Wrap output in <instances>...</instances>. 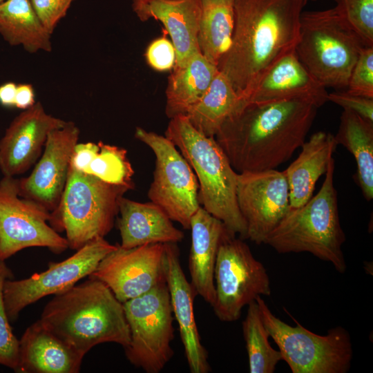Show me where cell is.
Segmentation results:
<instances>
[{"mask_svg":"<svg viewBox=\"0 0 373 373\" xmlns=\"http://www.w3.org/2000/svg\"><path fill=\"white\" fill-rule=\"evenodd\" d=\"M318 108L300 99L264 103L242 99L215 139L237 173L276 169L305 142Z\"/></svg>","mask_w":373,"mask_h":373,"instance_id":"1","label":"cell"},{"mask_svg":"<svg viewBox=\"0 0 373 373\" xmlns=\"http://www.w3.org/2000/svg\"><path fill=\"white\" fill-rule=\"evenodd\" d=\"M304 0H234L230 46L218 68L245 100L277 60L294 50Z\"/></svg>","mask_w":373,"mask_h":373,"instance_id":"2","label":"cell"},{"mask_svg":"<svg viewBox=\"0 0 373 373\" xmlns=\"http://www.w3.org/2000/svg\"><path fill=\"white\" fill-rule=\"evenodd\" d=\"M39 320L83 357L99 344L115 343L124 348L130 342L123 303L92 276L55 295Z\"/></svg>","mask_w":373,"mask_h":373,"instance_id":"3","label":"cell"},{"mask_svg":"<svg viewBox=\"0 0 373 373\" xmlns=\"http://www.w3.org/2000/svg\"><path fill=\"white\" fill-rule=\"evenodd\" d=\"M191 166L198 182L199 202L241 239L247 227L237 202L238 173L214 137L196 130L186 115L170 119L165 135Z\"/></svg>","mask_w":373,"mask_h":373,"instance_id":"4","label":"cell"},{"mask_svg":"<svg viewBox=\"0 0 373 373\" xmlns=\"http://www.w3.org/2000/svg\"><path fill=\"white\" fill-rule=\"evenodd\" d=\"M334 172L332 157L317 194L303 205L290 209L264 244L280 254L309 252L343 274L346 270L342 250L345 235L340 223Z\"/></svg>","mask_w":373,"mask_h":373,"instance_id":"5","label":"cell"},{"mask_svg":"<svg viewBox=\"0 0 373 373\" xmlns=\"http://www.w3.org/2000/svg\"><path fill=\"white\" fill-rule=\"evenodd\" d=\"M365 47L334 8L301 12L295 52L325 88H347L352 70Z\"/></svg>","mask_w":373,"mask_h":373,"instance_id":"6","label":"cell"},{"mask_svg":"<svg viewBox=\"0 0 373 373\" xmlns=\"http://www.w3.org/2000/svg\"><path fill=\"white\" fill-rule=\"evenodd\" d=\"M128 190L70 166L59 204L51 212L49 223L57 232L66 233L68 248L76 251L111 231L120 199Z\"/></svg>","mask_w":373,"mask_h":373,"instance_id":"7","label":"cell"},{"mask_svg":"<svg viewBox=\"0 0 373 373\" xmlns=\"http://www.w3.org/2000/svg\"><path fill=\"white\" fill-rule=\"evenodd\" d=\"M262 321L269 336L278 347L282 360L292 373H346L350 370L353 349L349 332L341 326L318 335L308 330L290 314L296 326L277 318L258 296Z\"/></svg>","mask_w":373,"mask_h":373,"instance_id":"8","label":"cell"},{"mask_svg":"<svg viewBox=\"0 0 373 373\" xmlns=\"http://www.w3.org/2000/svg\"><path fill=\"white\" fill-rule=\"evenodd\" d=\"M123 305L130 331L126 358L146 373H159L173 355V314L165 279Z\"/></svg>","mask_w":373,"mask_h":373,"instance_id":"9","label":"cell"},{"mask_svg":"<svg viewBox=\"0 0 373 373\" xmlns=\"http://www.w3.org/2000/svg\"><path fill=\"white\" fill-rule=\"evenodd\" d=\"M236 236L229 231L222 238L214 269L216 298L212 307L224 322L237 321L245 306L258 296H270L271 291L266 268Z\"/></svg>","mask_w":373,"mask_h":373,"instance_id":"10","label":"cell"},{"mask_svg":"<svg viewBox=\"0 0 373 373\" xmlns=\"http://www.w3.org/2000/svg\"><path fill=\"white\" fill-rule=\"evenodd\" d=\"M135 137L149 146L155 157L153 180L147 193L149 200L172 221L189 229L191 218L201 206L198 182L191 166L166 136L137 126Z\"/></svg>","mask_w":373,"mask_h":373,"instance_id":"11","label":"cell"},{"mask_svg":"<svg viewBox=\"0 0 373 373\" xmlns=\"http://www.w3.org/2000/svg\"><path fill=\"white\" fill-rule=\"evenodd\" d=\"M18 180L3 176L0 180V260L29 247H46L55 254L65 251L67 240L50 224L51 213L21 197Z\"/></svg>","mask_w":373,"mask_h":373,"instance_id":"12","label":"cell"},{"mask_svg":"<svg viewBox=\"0 0 373 373\" xmlns=\"http://www.w3.org/2000/svg\"><path fill=\"white\" fill-rule=\"evenodd\" d=\"M117 247L104 238L88 242L66 259L50 262L48 267L28 278L12 280L7 279L3 286V297L8 318L15 321L27 306L41 298L61 293L82 278L90 276L100 261Z\"/></svg>","mask_w":373,"mask_h":373,"instance_id":"13","label":"cell"},{"mask_svg":"<svg viewBox=\"0 0 373 373\" xmlns=\"http://www.w3.org/2000/svg\"><path fill=\"white\" fill-rule=\"evenodd\" d=\"M236 198L247 227L246 239L264 244L290 209L285 171L276 169L238 173Z\"/></svg>","mask_w":373,"mask_h":373,"instance_id":"14","label":"cell"},{"mask_svg":"<svg viewBox=\"0 0 373 373\" xmlns=\"http://www.w3.org/2000/svg\"><path fill=\"white\" fill-rule=\"evenodd\" d=\"M164 244L117 247L90 276L105 283L122 303L143 295L164 280Z\"/></svg>","mask_w":373,"mask_h":373,"instance_id":"15","label":"cell"},{"mask_svg":"<svg viewBox=\"0 0 373 373\" xmlns=\"http://www.w3.org/2000/svg\"><path fill=\"white\" fill-rule=\"evenodd\" d=\"M80 131L73 122L52 130L31 173L18 180L19 194L50 213L58 207L66 186L75 146Z\"/></svg>","mask_w":373,"mask_h":373,"instance_id":"16","label":"cell"},{"mask_svg":"<svg viewBox=\"0 0 373 373\" xmlns=\"http://www.w3.org/2000/svg\"><path fill=\"white\" fill-rule=\"evenodd\" d=\"M67 121L46 112L37 102L16 116L0 140V171L15 177L26 172L41 156L49 133Z\"/></svg>","mask_w":373,"mask_h":373,"instance_id":"17","label":"cell"},{"mask_svg":"<svg viewBox=\"0 0 373 373\" xmlns=\"http://www.w3.org/2000/svg\"><path fill=\"white\" fill-rule=\"evenodd\" d=\"M163 271L190 371L207 373L211 370L207 352L201 343L194 316L196 294L181 267L176 243L164 244Z\"/></svg>","mask_w":373,"mask_h":373,"instance_id":"18","label":"cell"},{"mask_svg":"<svg viewBox=\"0 0 373 373\" xmlns=\"http://www.w3.org/2000/svg\"><path fill=\"white\" fill-rule=\"evenodd\" d=\"M326 88L303 66L294 49L269 68L243 101L264 103L300 99L320 108L328 102Z\"/></svg>","mask_w":373,"mask_h":373,"instance_id":"19","label":"cell"},{"mask_svg":"<svg viewBox=\"0 0 373 373\" xmlns=\"http://www.w3.org/2000/svg\"><path fill=\"white\" fill-rule=\"evenodd\" d=\"M189 229L190 283L196 295L212 307L216 298L214 269L218 251L222 238L231 231L201 206L192 216Z\"/></svg>","mask_w":373,"mask_h":373,"instance_id":"20","label":"cell"},{"mask_svg":"<svg viewBox=\"0 0 373 373\" xmlns=\"http://www.w3.org/2000/svg\"><path fill=\"white\" fill-rule=\"evenodd\" d=\"M83 356L48 330L39 320L19 340V364L22 373H77Z\"/></svg>","mask_w":373,"mask_h":373,"instance_id":"21","label":"cell"},{"mask_svg":"<svg viewBox=\"0 0 373 373\" xmlns=\"http://www.w3.org/2000/svg\"><path fill=\"white\" fill-rule=\"evenodd\" d=\"M119 213L117 227L121 247L177 244L184 238V233L173 225L162 209L152 202H139L123 196L119 203Z\"/></svg>","mask_w":373,"mask_h":373,"instance_id":"22","label":"cell"},{"mask_svg":"<svg viewBox=\"0 0 373 373\" xmlns=\"http://www.w3.org/2000/svg\"><path fill=\"white\" fill-rule=\"evenodd\" d=\"M202 15L200 0H153L147 6L146 21H160L170 35L175 51L174 66L182 67L201 52L198 33Z\"/></svg>","mask_w":373,"mask_h":373,"instance_id":"23","label":"cell"},{"mask_svg":"<svg viewBox=\"0 0 373 373\" xmlns=\"http://www.w3.org/2000/svg\"><path fill=\"white\" fill-rule=\"evenodd\" d=\"M336 146L334 136L324 131L312 134L303 144L297 158L285 170L290 209L303 205L312 197L316 183L325 173Z\"/></svg>","mask_w":373,"mask_h":373,"instance_id":"24","label":"cell"},{"mask_svg":"<svg viewBox=\"0 0 373 373\" xmlns=\"http://www.w3.org/2000/svg\"><path fill=\"white\" fill-rule=\"evenodd\" d=\"M218 72V66L201 52L193 55L184 66H174L166 89L167 117L186 115L207 92Z\"/></svg>","mask_w":373,"mask_h":373,"instance_id":"25","label":"cell"},{"mask_svg":"<svg viewBox=\"0 0 373 373\" xmlns=\"http://www.w3.org/2000/svg\"><path fill=\"white\" fill-rule=\"evenodd\" d=\"M0 35L11 46L29 53L52 50L51 35L37 15L30 0L0 3Z\"/></svg>","mask_w":373,"mask_h":373,"instance_id":"26","label":"cell"},{"mask_svg":"<svg viewBox=\"0 0 373 373\" xmlns=\"http://www.w3.org/2000/svg\"><path fill=\"white\" fill-rule=\"evenodd\" d=\"M334 136L337 145L343 146L354 156L358 184L364 198L370 201L373 198V123L343 109Z\"/></svg>","mask_w":373,"mask_h":373,"instance_id":"27","label":"cell"},{"mask_svg":"<svg viewBox=\"0 0 373 373\" xmlns=\"http://www.w3.org/2000/svg\"><path fill=\"white\" fill-rule=\"evenodd\" d=\"M242 99L228 78L219 70L202 97L186 116L192 126L207 137H214Z\"/></svg>","mask_w":373,"mask_h":373,"instance_id":"28","label":"cell"},{"mask_svg":"<svg viewBox=\"0 0 373 373\" xmlns=\"http://www.w3.org/2000/svg\"><path fill=\"white\" fill-rule=\"evenodd\" d=\"M198 33L201 53L218 66L229 49L234 27V0H200Z\"/></svg>","mask_w":373,"mask_h":373,"instance_id":"29","label":"cell"},{"mask_svg":"<svg viewBox=\"0 0 373 373\" xmlns=\"http://www.w3.org/2000/svg\"><path fill=\"white\" fill-rule=\"evenodd\" d=\"M247 315L242 323V333L248 355L251 373H273L282 360L279 350L274 349L269 342V332L262 319L256 300L248 305Z\"/></svg>","mask_w":373,"mask_h":373,"instance_id":"30","label":"cell"},{"mask_svg":"<svg viewBox=\"0 0 373 373\" xmlns=\"http://www.w3.org/2000/svg\"><path fill=\"white\" fill-rule=\"evenodd\" d=\"M98 144V152L83 173L94 175L107 183L133 189L134 170L126 150L102 142H99Z\"/></svg>","mask_w":373,"mask_h":373,"instance_id":"31","label":"cell"},{"mask_svg":"<svg viewBox=\"0 0 373 373\" xmlns=\"http://www.w3.org/2000/svg\"><path fill=\"white\" fill-rule=\"evenodd\" d=\"M339 16L359 36L365 46H373V0H334Z\"/></svg>","mask_w":373,"mask_h":373,"instance_id":"32","label":"cell"},{"mask_svg":"<svg viewBox=\"0 0 373 373\" xmlns=\"http://www.w3.org/2000/svg\"><path fill=\"white\" fill-rule=\"evenodd\" d=\"M13 274L5 260H0V365L17 372L19 364V339L10 326L3 297V286Z\"/></svg>","mask_w":373,"mask_h":373,"instance_id":"33","label":"cell"},{"mask_svg":"<svg viewBox=\"0 0 373 373\" xmlns=\"http://www.w3.org/2000/svg\"><path fill=\"white\" fill-rule=\"evenodd\" d=\"M346 91L373 99V46L362 49L350 73Z\"/></svg>","mask_w":373,"mask_h":373,"instance_id":"34","label":"cell"},{"mask_svg":"<svg viewBox=\"0 0 373 373\" xmlns=\"http://www.w3.org/2000/svg\"><path fill=\"white\" fill-rule=\"evenodd\" d=\"M74 0H30L32 6L48 32L52 34L66 16Z\"/></svg>","mask_w":373,"mask_h":373,"instance_id":"35","label":"cell"},{"mask_svg":"<svg viewBox=\"0 0 373 373\" xmlns=\"http://www.w3.org/2000/svg\"><path fill=\"white\" fill-rule=\"evenodd\" d=\"M149 65L158 71L171 69L175 64V51L171 41L165 37L153 40L146 51Z\"/></svg>","mask_w":373,"mask_h":373,"instance_id":"36","label":"cell"},{"mask_svg":"<svg viewBox=\"0 0 373 373\" xmlns=\"http://www.w3.org/2000/svg\"><path fill=\"white\" fill-rule=\"evenodd\" d=\"M327 99L373 123V99L350 94L345 90L328 93Z\"/></svg>","mask_w":373,"mask_h":373,"instance_id":"37","label":"cell"},{"mask_svg":"<svg viewBox=\"0 0 373 373\" xmlns=\"http://www.w3.org/2000/svg\"><path fill=\"white\" fill-rule=\"evenodd\" d=\"M99 149L98 143L77 142L72 153L70 166L77 171L84 172Z\"/></svg>","mask_w":373,"mask_h":373,"instance_id":"38","label":"cell"},{"mask_svg":"<svg viewBox=\"0 0 373 373\" xmlns=\"http://www.w3.org/2000/svg\"><path fill=\"white\" fill-rule=\"evenodd\" d=\"M36 103L35 94L32 86L30 84H20L17 86L15 107L26 110Z\"/></svg>","mask_w":373,"mask_h":373,"instance_id":"39","label":"cell"},{"mask_svg":"<svg viewBox=\"0 0 373 373\" xmlns=\"http://www.w3.org/2000/svg\"><path fill=\"white\" fill-rule=\"evenodd\" d=\"M17 84L8 82L0 86V104L5 107L15 106Z\"/></svg>","mask_w":373,"mask_h":373,"instance_id":"40","label":"cell"},{"mask_svg":"<svg viewBox=\"0 0 373 373\" xmlns=\"http://www.w3.org/2000/svg\"><path fill=\"white\" fill-rule=\"evenodd\" d=\"M153 0H131L132 9L142 21H146V11L148 4Z\"/></svg>","mask_w":373,"mask_h":373,"instance_id":"41","label":"cell"},{"mask_svg":"<svg viewBox=\"0 0 373 373\" xmlns=\"http://www.w3.org/2000/svg\"><path fill=\"white\" fill-rule=\"evenodd\" d=\"M304 1H309V0H304ZM312 1H315V0H312Z\"/></svg>","mask_w":373,"mask_h":373,"instance_id":"42","label":"cell"},{"mask_svg":"<svg viewBox=\"0 0 373 373\" xmlns=\"http://www.w3.org/2000/svg\"><path fill=\"white\" fill-rule=\"evenodd\" d=\"M3 1H4V0H0V3L2 2Z\"/></svg>","mask_w":373,"mask_h":373,"instance_id":"43","label":"cell"}]
</instances>
